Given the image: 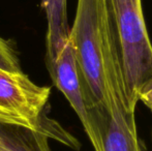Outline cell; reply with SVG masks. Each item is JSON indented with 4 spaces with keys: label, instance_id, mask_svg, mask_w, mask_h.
Instances as JSON below:
<instances>
[{
    "label": "cell",
    "instance_id": "cell-1",
    "mask_svg": "<svg viewBox=\"0 0 152 151\" xmlns=\"http://www.w3.org/2000/svg\"><path fill=\"white\" fill-rule=\"evenodd\" d=\"M69 39L91 113L108 116L117 106L129 111L108 0H78Z\"/></svg>",
    "mask_w": 152,
    "mask_h": 151
},
{
    "label": "cell",
    "instance_id": "cell-2",
    "mask_svg": "<svg viewBox=\"0 0 152 151\" xmlns=\"http://www.w3.org/2000/svg\"><path fill=\"white\" fill-rule=\"evenodd\" d=\"M118 47L127 108L142 103L152 113V44L141 0H108Z\"/></svg>",
    "mask_w": 152,
    "mask_h": 151
},
{
    "label": "cell",
    "instance_id": "cell-3",
    "mask_svg": "<svg viewBox=\"0 0 152 151\" xmlns=\"http://www.w3.org/2000/svg\"><path fill=\"white\" fill-rule=\"evenodd\" d=\"M49 71L54 84L63 93L78 115L94 151H102L104 128L98 118L91 113L88 107L69 37Z\"/></svg>",
    "mask_w": 152,
    "mask_h": 151
},
{
    "label": "cell",
    "instance_id": "cell-4",
    "mask_svg": "<svg viewBox=\"0 0 152 151\" xmlns=\"http://www.w3.org/2000/svg\"><path fill=\"white\" fill-rule=\"evenodd\" d=\"M51 94V88L33 83L26 75L0 69V108L39 131L40 117Z\"/></svg>",
    "mask_w": 152,
    "mask_h": 151
},
{
    "label": "cell",
    "instance_id": "cell-5",
    "mask_svg": "<svg viewBox=\"0 0 152 151\" xmlns=\"http://www.w3.org/2000/svg\"><path fill=\"white\" fill-rule=\"evenodd\" d=\"M102 151H143L134 113L123 106L113 108L108 114L102 133Z\"/></svg>",
    "mask_w": 152,
    "mask_h": 151
},
{
    "label": "cell",
    "instance_id": "cell-6",
    "mask_svg": "<svg viewBox=\"0 0 152 151\" xmlns=\"http://www.w3.org/2000/svg\"><path fill=\"white\" fill-rule=\"evenodd\" d=\"M47 17V64L50 69L57 55L69 37L67 20V0H42Z\"/></svg>",
    "mask_w": 152,
    "mask_h": 151
},
{
    "label": "cell",
    "instance_id": "cell-7",
    "mask_svg": "<svg viewBox=\"0 0 152 151\" xmlns=\"http://www.w3.org/2000/svg\"><path fill=\"white\" fill-rule=\"evenodd\" d=\"M48 138L42 128L31 131L0 122V151H51Z\"/></svg>",
    "mask_w": 152,
    "mask_h": 151
},
{
    "label": "cell",
    "instance_id": "cell-8",
    "mask_svg": "<svg viewBox=\"0 0 152 151\" xmlns=\"http://www.w3.org/2000/svg\"><path fill=\"white\" fill-rule=\"evenodd\" d=\"M0 69L10 73H21V66L16 51L12 44L0 37Z\"/></svg>",
    "mask_w": 152,
    "mask_h": 151
},
{
    "label": "cell",
    "instance_id": "cell-9",
    "mask_svg": "<svg viewBox=\"0 0 152 151\" xmlns=\"http://www.w3.org/2000/svg\"><path fill=\"white\" fill-rule=\"evenodd\" d=\"M0 122L1 123H5V124H12V125H17V126H21V127H25V128L30 129V127L28 126L25 121H23L22 119L18 118L15 115L8 113L7 111L3 110L2 108H0ZM32 131V129H31Z\"/></svg>",
    "mask_w": 152,
    "mask_h": 151
},
{
    "label": "cell",
    "instance_id": "cell-10",
    "mask_svg": "<svg viewBox=\"0 0 152 151\" xmlns=\"http://www.w3.org/2000/svg\"><path fill=\"white\" fill-rule=\"evenodd\" d=\"M151 141H152V129H151Z\"/></svg>",
    "mask_w": 152,
    "mask_h": 151
}]
</instances>
